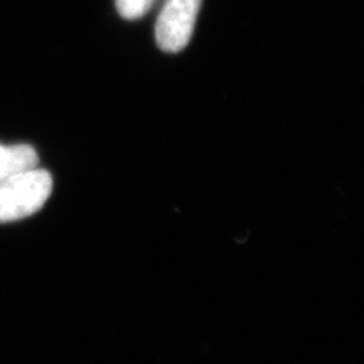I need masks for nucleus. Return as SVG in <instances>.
Listing matches in <instances>:
<instances>
[{"instance_id": "20e7f679", "label": "nucleus", "mask_w": 364, "mask_h": 364, "mask_svg": "<svg viewBox=\"0 0 364 364\" xmlns=\"http://www.w3.org/2000/svg\"><path fill=\"white\" fill-rule=\"evenodd\" d=\"M156 0H116L117 13L127 20H139L154 8Z\"/></svg>"}, {"instance_id": "f257e3e1", "label": "nucleus", "mask_w": 364, "mask_h": 364, "mask_svg": "<svg viewBox=\"0 0 364 364\" xmlns=\"http://www.w3.org/2000/svg\"><path fill=\"white\" fill-rule=\"evenodd\" d=\"M52 188L50 173L38 167L0 181V223L16 222L40 211Z\"/></svg>"}, {"instance_id": "f03ea898", "label": "nucleus", "mask_w": 364, "mask_h": 364, "mask_svg": "<svg viewBox=\"0 0 364 364\" xmlns=\"http://www.w3.org/2000/svg\"><path fill=\"white\" fill-rule=\"evenodd\" d=\"M200 6L202 0H166L155 25L159 49L176 53L187 48L195 32Z\"/></svg>"}, {"instance_id": "7ed1b4c3", "label": "nucleus", "mask_w": 364, "mask_h": 364, "mask_svg": "<svg viewBox=\"0 0 364 364\" xmlns=\"http://www.w3.org/2000/svg\"><path fill=\"white\" fill-rule=\"evenodd\" d=\"M38 164V154L29 144L6 146L0 143V181L21 172L36 168Z\"/></svg>"}]
</instances>
